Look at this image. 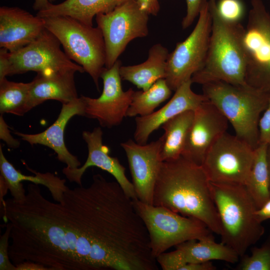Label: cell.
<instances>
[{
  "label": "cell",
  "mask_w": 270,
  "mask_h": 270,
  "mask_svg": "<svg viewBox=\"0 0 270 270\" xmlns=\"http://www.w3.org/2000/svg\"><path fill=\"white\" fill-rule=\"evenodd\" d=\"M54 0H34L33 8L38 12L46 9Z\"/></svg>",
  "instance_id": "38"
},
{
  "label": "cell",
  "mask_w": 270,
  "mask_h": 270,
  "mask_svg": "<svg viewBox=\"0 0 270 270\" xmlns=\"http://www.w3.org/2000/svg\"><path fill=\"white\" fill-rule=\"evenodd\" d=\"M194 116V110H186L162 126L164 131L160 137V156L162 162L174 160L182 155Z\"/></svg>",
  "instance_id": "24"
},
{
  "label": "cell",
  "mask_w": 270,
  "mask_h": 270,
  "mask_svg": "<svg viewBox=\"0 0 270 270\" xmlns=\"http://www.w3.org/2000/svg\"><path fill=\"white\" fill-rule=\"evenodd\" d=\"M256 214L258 220L262 222L270 219V198L263 206L256 210Z\"/></svg>",
  "instance_id": "37"
},
{
  "label": "cell",
  "mask_w": 270,
  "mask_h": 270,
  "mask_svg": "<svg viewBox=\"0 0 270 270\" xmlns=\"http://www.w3.org/2000/svg\"><path fill=\"white\" fill-rule=\"evenodd\" d=\"M12 226L7 222L4 233L0 238V270H16L9 256V240Z\"/></svg>",
  "instance_id": "30"
},
{
  "label": "cell",
  "mask_w": 270,
  "mask_h": 270,
  "mask_svg": "<svg viewBox=\"0 0 270 270\" xmlns=\"http://www.w3.org/2000/svg\"><path fill=\"white\" fill-rule=\"evenodd\" d=\"M152 204L196 218L212 232L222 233L210 180L202 166L182 155L162 162L154 190Z\"/></svg>",
  "instance_id": "1"
},
{
  "label": "cell",
  "mask_w": 270,
  "mask_h": 270,
  "mask_svg": "<svg viewBox=\"0 0 270 270\" xmlns=\"http://www.w3.org/2000/svg\"><path fill=\"white\" fill-rule=\"evenodd\" d=\"M28 170L35 175L28 176L17 170L8 161L0 146V200L10 190L12 198L16 201L24 200L26 191L22 183L28 181L36 184H42L46 186L50 192L53 200L56 202H62L64 192L68 187L66 185V180L62 179L52 173L37 172L30 168Z\"/></svg>",
  "instance_id": "20"
},
{
  "label": "cell",
  "mask_w": 270,
  "mask_h": 270,
  "mask_svg": "<svg viewBox=\"0 0 270 270\" xmlns=\"http://www.w3.org/2000/svg\"><path fill=\"white\" fill-rule=\"evenodd\" d=\"M216 8L220 16L230 22H239L244 14V6L240 0H220Z\"/></svg>",
  "instance_id": "29"
},
{
  "label": "cell",
  "mask_w": 270,
  "mask_h": 270,
  "mask_svg": "<svg viewBox=\"0 0 270 270\" xmlns=\"http://www.w3.org/2000/svg\"><path fill=\"white\" fill-rule=\"evenodd\" d=\"M61 44L45 28L32 42L10 52L0 50V80L6 76L34 71L44 75L74 70L83 73V68L73 62L60 48Z\"/></svg>",
  "instance_id": "7"
},
{
  "label": "cell",
  "mask_w": 270,
  "mask_h": 270,
  "mask_svg": "<svg viewBox=\"0 0 270 270\" xmlns=\"http://www.w3.org/2000/svg\"><path fill=\"white\" fill-rule=\"evenodd\" d=\"M250 251V255L240 257L236 270H270V235L260 246H253Z\"/></svg>",
  "instance_id": "28"
},
{
  "label": "cell",
  "mask_w": 270,
  "mask_h": 270,
  "mask_svg": "<svg viewBox=\"0 0 270 270\" xmlns=\"http://www.w3.org/2000/svg\"><path fill=\"white\" fill-rule=\"evenodd\" d=\"M16 270H48L43 265L30 261H24L16 265Z\"/></svg>",
  "instance_id": "36"
},
{
  "label": "cell",
  "mask_w": 270,
  "mask_h": 270,
  "mask_svg": "<svg viewBox=\"0 0 270 270\" xmlns=\"http://www.w3.org/2000/svg\"><path fill=\"white\" fill-rule=\"evenodd\" d=\"M76 72V70H70L48 75L38 74L31 82L24 114L48 100H56L63 104L77 99Z\"/></svg>",
  "instance_id": "21"
},
{
  "label": "cell",
  "mask_w": 270,
  "mask_h": 270,
  "mask_svg": "<svg viewBox=\"0 0 270 270\" xmlns=\"http://www.w3.org/2000/svg\"><path fill=\"white\" fill-rule=\"evenodd\" d=\"M103 132L96 127L90 131H84L82 137L87 144L88 156L82 166L76 168H64L62 172L70 182L82 186V177L86 170L92 166L100 168L112 175L126 194L131 198H137L132 183L126 177L125 167L117 158L110 155V150L102 142Z\"/></svg>",
  "instance_id": "15"
},
{
  "label": "cell",
  "mask_w": 270,
  "mask_h": 270,
  "mask_svg": "<svg viewBox=\"0 0 270 270\" xmlns=\"http://www.w3.org/2000/svg\"><path fill=\"white\" fill-rule=\"evenodd\" d=\"M120 145L128 158L137 198L152 204L154 190L163 162L160 156L161 138L145 144L130 139Z\"/></svg>",
  "instance_id": "13"
},
{
  "label": "cell",
  "mask_w": 270,
  "mask_h": 270,
  "mask_svg": "<svg viewBox=\"0 0 270 270\" xmlns=\"http://www.w3.org/2000/svg\"><path fill=\"white\" fill-rule=\"evenodd\" d=\"M197 23L186 38L177 43L169 54L165 80L172 90H176L202 67L208 51L212 18L208 0H203Z\"/></svg>",
  "instance_id": "10"
},
{
  "label": "cell",
  "mask_w": 270,
  "mask_h": 270,
  "mask_svg": "<svg viewBox=\"0 0 270 270\" xmlns=\"http://www.w3.org/2000/svg\"><path fill=\"white\" fill-rule=\"evenodd\" d=\"M172 92L164 78L158 80L147 90L134 91L126 116H144L152 114L170 96Z\"/></svg>",
  "instance_id": "26"
},
{
  "label": "cell",
  "mask_w": 270,
  "mask_h": 270,
  "mask_svg": "<svg viewBox=\"0 0 270 270\" xmlns=\"http://www.w3.org/2000/svg\"><path fill=\"white\" fill-rule=\"evenodd\" d=\"M32 82L24 83L0 80V112L24 116Z\"/></svg>",
  "instance_id": "27"
},
{
  "label": "cell",
  "mask_w": 270,
  "mask_h": 270,
  "mask_svg": "<svg viewBox=\"0 0 270 270\" xmlns=\"http://www.w3.org/2000/svg\"><path fill=\"white\" fill-rule=\"evenodd\" d=\"M168 55L166 47L160 44L154 45L144 62L134 66H121L120 73L122 80L132 83L142 90H147L158 80L165 78Z\"/></svg>",
  "instance_id": "22"
},
{
  "label": "cell",
  "mask_w": 270,
  "mask_h": 270,
  "mask_svg": "<svg viewBox=\"0 0 270 270\" xmlns=\"http://www.w3.org/2000/svg\"><path fill=\"white\" fill-rule=\"evenodd\" d=\"M190 80L181 84L171 99L161 108L152 114L136 118L134 141L140 144L147 143L154 130L177 115L188 110H194L207 98L203 94L195 93L192 89Z\"/></svg>",
  "instance_id": "18"
},
{
  "label": "cell",
  "mask_w": 270,
  "mask_h": 270,
  "mask_svg": "<svg viewBox=\"0 0 270 270\" xmlns=\"http://www.w3.org/2000/svg\"><path fill=\"white\" fill-rule=\"evenodd\" d=\"M266 160L269 177L270 191V144H268L266 152Z\"/></svg>",
  "instance_id": "39"
},
{
  "label": "cell",
  "mask_w": 270,
  "mask_h": 270,
  "mask_svg": "<svg viewBox=\"0 0 270 270\" xmlns=\"http://www.w3.org/2000/svg\"><path fill=\"white\" fill-rule=\"evenodd\" d=\"M202 86V94L230 123L235 135L255 149L259 144V120L268 106L270 92L247 84L222 81Z\"/></svg>",
  "instance_id": "4"
},
{
  "label": "cell",
  "mask_w": 270,
  "mask_h": 270,
  "mask_svg": "<svg viewBox=\"0 0 270 270\" xmlns=\"http://www.w3.org/2000/svg\"><path fill=\"white\" fill-rule=\"evenodd\" d=\"M176 250L164 252L156 258L157 262L163 270H182L188 263L210 262L213 260L234 264L240 256L232 248L218 243L214 238L200 240H192L176 246Z\"/></svg>",
  "instance_id": "16"
},
{
  "label": "cell",
  "mask_w": 270,
  "mask_h": 270,
  "mask_svg": "<svg viewBox=\"0 0 270 270\" xmlns=\"http://www.w3.org/2000/svg\"><path fill=\"white\" fill-rule=\"evenodd\" d=\"M203 0H186V13L182 21L184 29L189 27L199 14Z\"/></svg>",
  "instance_id": "32"
},
{
  "label": "cell",
  "mask_w": 270,
  "mask_h": 270,
  "mask_svg": "<svg viewBox=\"0 0 270 270\" xmlns=\"http://www.w3.org/2000/svg\"><path fill=\"white\" fill-rule=\"evenodd\" d=\"M268 144H260L254 150L252 170L245 186L258 209L270 198L268 173L266 160Z\"/></svg>",
  "instance_id": "25"
},
{
  "label": "cell",
  "mask_w": 270,
  "mask_h": 270,
  "mask_svg": "<svg viewBox=\"0 0 270 270\" xmlns=\"http://www.w3.org/2000/svg\"><path fill=\"white\" fill-rule=\"evenodd\" d=\"M208 2L212 18L208 51L202 67L191 80L202 85L216 81L235 85L246 84L245 28L240 22L224 20L217 12L216 0Z\"/></svg>",
  "instance_id": "2"
},
{
  "label": "cell",
  "mask_w": 270,
  "mask_h": 270,
  "mask_svg": "<svg viewBox=\"0 0 270 270\" xmlns=\"http://www.w3.org/2000/svg\"><path fill=\"white\" fill-rule=\"evenodd\" d=\"M121 62L117 60L110 68H104L100 78L103 90L98 98L82 96L84 102V116L96 120L104 128H111L121 124L126 116L134 90L132 88L124 91L120 69Z\"/></svg>",
  "instance_id": "12"
},
{
  "label": "cell",
  "mask_w": 270,
  "mask_h": 270,
  "mask_svg": "<svg viewBox=\"0 0 270 270\" xmlns=\"http://www.w3.org/2000/svg\"><path fill=\"white\" fill-rule=\"evenodd\" d=\"M45 28L43 18L18 7L0 8V47L10 52L32 42Z\"/></svg>",
  "instance_id": "19"
},
{
  "label": "cell",
  "mask_w": 270,
  "mask_h": 270,
  "mask_svg": "<svg viewBox=\"0 0 270 270\" xmlns=\"http://www.w3.org/2000/svg\"><path fill=\"white\" fill-rule=\"evenodd\" d=\"M148 15L137 0H130L108 12L96 16L104 38L106 68L114 65L131 40L148 34Z\"/></svg>",
  "instance_id": "11"
},
{
  "label": "cell",
  "mask_w": 270,
  "mask_h": 270,
  "mask_svg": "<svg viewBox=\"0 0 270 270\" xmlns=\"http://www.w3.org/2000/svg\"><path fill=\"white\" fill-rule=\"evenodd\" d=\"M130 0H66L58 4H52L46 9L39 11L36 16L44 18L65 16L93 26L94 16L108 12Z\"/></svg>",
  "instance_id": "23"
},
{
  "label": "cell",
  "mask_w": 270,
  "mask_h": 270,
  "mask_svg": "<svg viewBox=\"0 0 270 270\" xmlns=\"http://www.w3.org/2000/svg\"><path fill=\"white\" fill-rule=\"evenodd\" d=\"M244 43L247 58L246 82L270 92V13L262 0H252Z\"/></svg>",
  "instance_id": "9"
},
{
  "label": "cell",
  "mask_w": 270,
  "mask_h": 270,
  "mask_svg": "<svg viewBox=\"0 0 270 270\" xmlns=\"http://www.w3.org/2000/svg\"><path fill=\"white\" fill-rule=\"evenodd\" d=\"M0 138L10 148H15L20 146V142L13 138L10 134L8 126L4 120L2 114L0 116Z\"/></svg>",
  "instance_id": "33"
},
{
  "label": "cell",
  "mask_w": 270,
  "mask_h": 270,
  "mask_svg": "<svg viewBox=\"0 0 270 270\" xmlns=\"http://www.w3.org/2000/svg\"><path fill=\"white\" fill-rule=\"evenodd\" d=\"M210 188L222 225L221 242L240 258L264 234L258 208L244 185L210 182Z\"/></svg>",
  "instance_id": "3"
},
{
  "label": "cell",
  "mask_w": 270,
  "mask_h": 270,
  "mask_svg": "<svg viewBox=\"0 0 270 270\" xmlns=\"http://www.w3.org/2000/svg\"><path fill=\"white\" fill-rule=\"evenodd\" d=\"M228 122L217 107L206 99L194 110L182 156L201 166L212 144L226 132Z\"/></svg>",
  "instance_id": "14"
},
{
  "label": "cell",
  "mask_w": 270,
  "mask_h": 270,
  "mask_svg": "<svg viewBox=\"0 0 270 270\" xmlns=\"http://www.w3.org/2000/svg\"><path fill=\"white\" fill-rule=\"evenodd\" d=\"M259 144H270V94L268 106L258 122Z\"/></svg>",
  "instance_id": "31"
},
{
  "label": "cell",
  "mask_w": 270,
  "mask_h": 270,
  "mask_svg": "<svg viewBox=\"0 0 270 270\" xmlns=\"http://www.w3.org/2000/svg\"><path fill=\"white\" fill-rule=\"evenodd\" d=\"M216 267L212 261L204 262L188 263L186 264L182 270H215Z\"/></svg>",
  "instance_id": "35"
},
{
  "label": "cell",
  "mask_w": 270,
  "mask_h": 270,
  "mask_svg": "<svg viewBox=\"0 0 270 270\" xmlns=\"http://www.w3.org/2000/svg\"><path fill=\"white\" fill-rule=\"evenodd\" d=\"M134 208L148 231L152 256L156 258L172 246L184 242L214 238L202 221L184 216L161 206L132 199Z\"/></svg>",
  "instance_id": "6"
},
{
  "label": "cell",
  "mask_w": 270,
  "mask_h": 270,
  "mask_svg": "<svg viewBox=\"0 0 270 270\" xmlns=\"http://www.w3.org/2000/svg\"><path fill=\"white\" fill-rule=\"evenodd\" d=\"M140 8L148 14L156 15L160 10L158 0H137Z\"/></svg>",
  "instance_id": "34"
},
{
  "label": "cell",
  "mask_w": 270,
  "mask_h": 270,
  "mask_svg": "<svg viewBox=\"0 0 270 270\" xmlns=\"http://www.w3.org/2000/svg\"><path fill=\"white\" fill-rule=\"evenodd\" d=\"M45 28L60 42L64 52L82 66L100 91L99 78L105 68L106 46L101 30L65 16L43 18Z\"/></svg>",
  "instance_id": "5"
},
{
  "label": "cell",
  "mask_w": 270,
  "mask_h": 270,
  "mask_svg": "<svg viewBox=\"0 0 270 270\" xmlns=\"http://www.w3.org/2000/svg\"><path fill=\"white\" fill-rule=\"evenodd\" d=\"M84 102L81 96L71 102L62 104L60 114L55 122L43 132L28 134L15 131L14 133L30 145L41 144L52 149L58 159L70 168L81 165L78 158L68 150L64 141V132L70 120L74 116H84Z\"/></svg>",
  "instance_id": "17"
},
{
  "label": "cell",
  "mask_w": 270,
  "mask_h": 270,
  "mask_svg": "<svg viewBox=\"0 0 270 270\" xmlns=\"http://www.w3.org/2000/svg\"><path fill=\"white\" fill-rule=\"evenodd\" d=\"M254 150L236 135L226 132L208 150L201 166L211 182L245 186L252 166Z\"/></svg>",
  "instance_id": "8"
}]
</instances>
